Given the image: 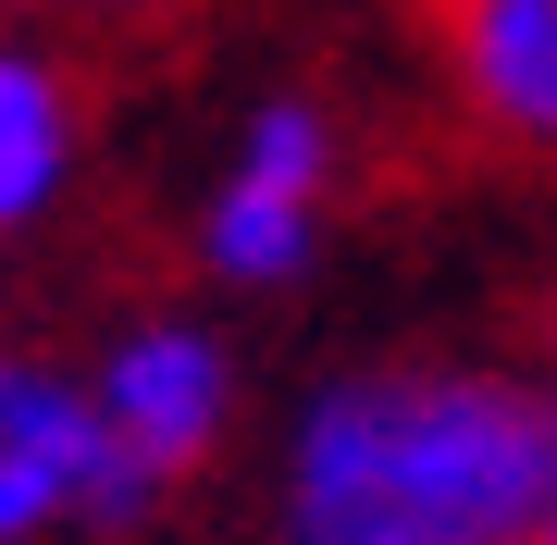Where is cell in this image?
Masks as SVG:
<instances>
[{
  "instance_id": "3957f363",
  "label": "cell",
  "mask_w": 557,
  "mask_h": 545,
  "mask_svg": "<svg viewBox=\"0 0 557 545\" xmlns=\"http://www.w3.org/2000/svg\"><path fill=\"white\" fill-rule=\"evenodd\" d=\"M100 409L149 446V471H186V459L223 434V409H236V372H223V347H211V335L149 323V335H124V347H112Z\"/></svg>"
},
{
  "instance_id": "9c48e42d",
  "label": "cell",
  "mask_w": 557,
  "mask_h": 545,
  "mask_svg": "<svg viewBox=\"0 0 557 545\" xmlns=\"http://www.w3.org/2000/svg\"><path fill=\"white\" fill-rule=\"evenodd\" d=\"M533 545H557V508H545V521H533Z\"/></svg>"
},
{
  "instance_id": "8992f818",
  "label": "cell",
  "mask_w": 557,
  "mask_h": 545,
  "mask_svg": "<svg viewBox=\"0 0 557 545\" xmlns=\"http://www.w3.org/2000/svg\"><path fill=\"white\" fill-rule=\"evenodd\" d=\"M199 248H211V273H223V285H285V273L310 261V199L223 174V199H211V223H199Z\"/></svg>"
},
{
  "instance_id": "ba28073f",
  "label": "cell",
  "mask_w": 557,
  "mask_h": 545,
  "mask_svg": "<svg viewBox=\"0 0 557 545\" xmlns=\"http://www.w3.org/2000/svg\"><path fill=\"white\" fill-rule=\"evenodd\" d=\"M38 521H50V484H38L25 459H0V545H13V533H38Z\"/></svg>"
},
{
  "instance_id": "277c9868",
  "label": "cell",
  "mask_w": 557,
  "mask_h": 545,
  "mask_svg": "<svg viewBox=\"0 0 557 545\" xmlns=\"http://www.w3.org/2000/svg\"><path fill=\"white\" fill-rule=\"evenodd\" d=\"M446 50L483 124L557 149V0H446Z\"/></svg>"
},
{
  "instance_id": "52a82bcc",
  "label": "cell",
  "mask_w": 557,
  "mask_h": 545,
  "mask_svg": "<svg viewBox=\"0 0 557 545\" xmlns=\"http://www.w3.org/2000/svg\"><path fill=\"white\" fill-rule=\"evenodd\" d=\"M298 545H421L397 521H347V508H298Z\"/></svg>"
},
{
  "instance_id": "5b68a950",
  "label": "cell",
  "mask_w": 557,
  "mask_h": 545,
  "mask_svg": "<svg viewBox=\"0 0 557 545\" xmlns=\"http://www.w3.org/2000/svg\"><path fill=\"white\" fill-rule=\"evenodd\" d=\"M62 162H75V112H62L50 62L0 50V223H25L62 186Z\"/></svg>"
},
{
  "instance_id": "7a4b0ae2",
  "label": "cell",
  "mask_w": 557,
  "mask_h": 545,
  "mask_svg": "<svg viewBox=\"0 0 557 545\" xmlns=\"http://www.w3.org/2000/svg\"><path fill=\"white\" fill-rule=\"evenodd\" d=\"M0 459H25L50 484V508H87V521H137L149 508V446L112 422L100 397H75V384H50V372H25V360H0Z\"/></svg>"
},
{
  "instance_id": "6da1fadb",
  "label": "cell",
  "mask_w": 557,
  "mask_h": 545,
  "mask_svg": "<svg viewBox=\"0 0 557 545\" xmlns=\"http://www.w3.org/2000/svg\"><path fill=\"white\" fill-rule=\"evenodd\" d=\"M298 508L397 521L421 545H533L557 508V384L359 372L298 422Z\"/></svg>"
}]
</instances>
